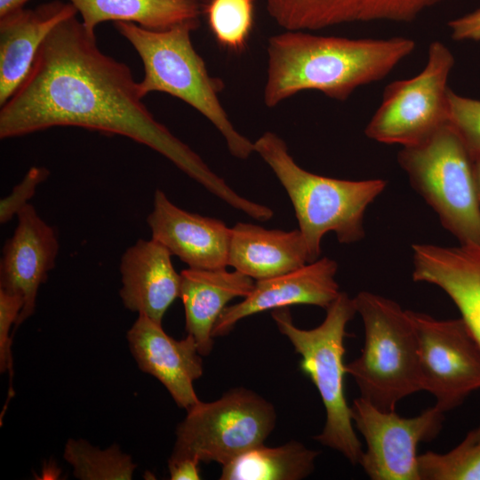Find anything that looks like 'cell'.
Here are the masks:
<instances>
[{"label": "cell", "instance_id": "18", "mask_svg": "<svg viewBox=\"0 0 480 480\" xmlns=\"http://www.w3.org/2000/svg\"><path fill=\"white\" fill-rule=\"evenodd\" d=\"M77 13L71 3L55 0L0 16V106L23 83L52 29Z\"/></svg>", "mask_w": 480, "mask_h": 480}, {"label": "cell", "instance_id": "5", "mask_svg": "<svg viewBox=\"0 0 480 480\" xmlns=\"http://www.w3.org/2000/svg\"><path fill=\"white\" fill-rule=\"evenodd\" d=\"M356 313L354 299L344 292L326 308L324 321L309 330L294 325L289 308L271 312L279 332L300 355V368L316 386L324 404L325 423L314 439L340 452L353 465L359 464L364 451L344 393L347 372L343 358L346 327Z\"/></svg>", "mask_w": 480, "mask_h": 480}, {"label": "cell", "instance_id": "23", "mask_svg": "<svg viewBox=\"0 0 480 480\" xmlns=\"http://www.w3.org/2000/svg\"><path fill=\"white\" fill-rule=\"evenodd\" d=\"M319 452L292 440L276 447L256 446L222 466L220 480H300L315 468Z\"/></svg>", "mask_w": 480, "mask_h": 480}, {"label": "cell", "instance_id": "25", "mask_svg": "<svg viewBox=\"0 0 480 480\" xmlns=\"http://www.w3.org/2000/svg\"><path fill=\"white\" fill-rule=\"evenodd\" d=\"M203 12L220 48L236 54L245 51L254 25V0H206Z\"/></svg>", "mask_w": 480, "mask_h": 480}, {"label": "cell", "instance_id": "16", "mask_svg": "<svg viewBox=\"0 0 480 480\" xmlns=\"http://www.w3.org/2000/svg\"><path fill=\"white\" fill-rule=\"evenodd\" d=\"M412 280L442 289L480 345V245L413 244ZM480 437V425L468 432Z\"/></svg>", "mask_w": 480, "mask_h": 480}, {"label": "cell", "instance_id": "2", "mask_svg": "<svg viewBox=\"0 0 480 480\" xmlns=\"http://www.w3.org/2000/svg\"><path fill=\"white\" fill-rule=\"evenodd\" d=\"M412 38H347L286 30L268 41L264 102L273 108L302 91L344 101L385 78L415 50Z\"/></svg>", "mask_w": 480, "mask_h": 480}, {"label": "cell", "instance_id": "3", "mask_svg": "<svg viewBox=\"0 0 480 480\" xmlns=\"http://www.w3.org/2000/svg\"><path fill=\"white\" fill-rule=\"evenodd\" d=\"M253 144L254 152L269 165L288 194L308 263L319 259L322 239L329 232L335 233L340 244L364 238L365 211L385 190L387 180H349L309 172L296 164L284 140L272 132H264Z\"/></svg>", "mask_w": 480, "mask_h": 480}, {"label": "cell", "instance_id": "13", "mask_svg": "<svg viewBox=\"0 0 480 480\" xmlns=\"http://www.w3.org/2000/svg\"><path fill=\"white\" fill-rule=\"evenodd\" d=\"M338 264L323 257L292 272L256 281L243 300L227 306L213 327L212 336L228 335L244 317L293 305L327 308L340 293L335 279Z\"/></svg>", "mask_w": 480, "mask_h": 480}, {"label": "cell", "instance_id": "8", "mask_svg": "<svg viewBox=\"0 0 480 480\" xmlns=\"http://www.w3.org/2000/svg\"><path fill=\"white\" fill-rule=\"evenodd\" d=\"M177 426L171 458L228 464L264 444L276 427L274 405L256 392L235 388L219 399L199 401Z\"/></svg>", "mask_w": 480, "mask_h": 480}, {"label": "cell", "instance_id": "27", "mask_svg": "<svg viewBox=\"0 0 480 480\" xmlns=\"http://www.w3.org/2000/svg\"><path fill=\"white\" fill-rule=\"evenodd\" d=\"M448 100L450 123L464 140L473 158L480 157V100L460 96L452 90Z\"/></svg>", "mask_w": 480, "mask_h": 480}, {"label": "cell", "instance_id": "20", "mask_svg": "<svg viewBox=\"0 0 480 480\" xmlns=\"http://www.w3.org/2000/svg\"><path fill=\"white\" fill-rule=\"evenodd\" d=\"M253 279L237 270L187 268L180 272V292L185 309L186 331L203 356L213 348L212 331L217 319L233 299L246 297Z\"/></svg>", "mask_w": 480, "mask_h": 480}, {"label": "cell", "instance_id": "26", "mask_svg": "<svg viewBox=\"0 0 480 480\" xmlns=\"http://www.w3.org/2000/svg\"><path fill=\"white\" fill-rule=\"evenodd\" d=\"M420 480H480V437L468 435L446 453L419 455Z\"/></svg>", "mask_w": 480, "mask_h": 480}, {"label": "cell", "instance_id": "19", "mask_svg": "<svg viewBox=\"0 0 480 480\" xmlns=\"http://www.w3.org/2000/svg\"><path fill=\"white\" fill-rule=\"evenodd\" d=\"M172 256L164 244L152 237L139 239L125 250L119 267V293L126 308L162 323L180 292V274L176 272Z\"/></svg>", "mask_w": 480, "mask_h": 480}, {"label": "cell", "instance_id": "22", "mask_svg": "<svg viewBox=\"0 0 480 480\" xmlns=\"http://www.w3.org/2000/svg\"><path fill=\"white\" fill-rule=\"evenodd\" d=\"M82 16L85 28L95 34L101 22L134 23L164 31L184 23H199L204 0H68Z\"/></svg>", "mask_w": 480, "mask_h": 480}, {"label": "cell", "instance_id": "21", "mask_svg": "<svg viewBox=\"0 0 480 480\" xmlns=\"http://www.w3.org/2000/svg\"><path fill=\"white\" fill-rule=\"evenodd\" d=\"M308 263L300 229H267L237 222L231 228L228 266L259 281L299 269Z\"/></svg>", "mask_w": 480, "mask_h": 480}, {"label": "cell", "instance_id": "28", "mask_svg": "<svg viewBox=\"0 0 480 480\" xmlns=\"http://www.w3.org/2000/svg\"><path fill=\"white\" fill-rule=\"evenodd\" d=\"M24 305L23 298L0 289V372L12 377V326L16 325Z\"/></svg>", "mask_w": 480, "mask_h": 480}, {"label": "cell", "instance_id": "33", "mask_svg": "<svg viewBox=\"0 0 480 480\" xmlns=\"http://www.w3.org/2000/svg\"><path fill=\"white\" fill-rule=\"evenodd\" d=\"M474 159V173L476 185V192L478 200L480 203V157L473 158Z\"/></svg>", "mask_w": 480, "mask_h": 480}, {"label": "cell", "instance_id": "24", "mask_svg": "<svg viewBox=\"0 0 480 480\" xmlns=\"http://www.w3.org/2000/svg\"><path fill=\"white\" fill-rule=\"evenodd\" d=\"M64 459L72 466L75 477L81 480H130L137 467L117 444L100 450L84 439H69Z\"/></svg>", "mask_w": 480, "mask_h": 480}, {"label": "cell", "instance_id": "31", "mask_svg": "<svg viewBox=\"0 0 480 480\" xmlns=\"http://www.w3.org/2000/svg\"><path fill=\"white\" fill-rule=\"evenodd\" d=\"M199 461L190 458H169L168 469L172 480H198Z\"/></svg>", "mask_w": 480, "mask_h": 480}, {"label": "cell", "instance_id": "17", "mask_svg": "<svg viewBox=\"0 0 480 480\" xmlns=\"http://www.w3.org/2000/svg\"><path fill=\"white\" fill-rule=\"evenodd\" d=\"M442 0H265L285 30H318L353 22H410Z\"/></svg>", "mask_w": 480, "mask_h": 480}, {"label": "cell", "instance_id": "7", "mask_svg": "<svg viewBox=\"0 0 480 480\" xmlns=\"http://www.w3.org/2000/svg\"><path fill=\"white\" fill-rule=\"evenodd\" d=\"M397 162L412 188L460 244L480 245L474 159L449 122L423 142L404 147Z\"/></svg>", "mask_w": 480, "mask_h": 480}, {"label": "cell", "instance_id": "9", "mask_svg": "<svg viewBox=\"0 0 480 480\" xmlns=\"http://www.w3.org/2000/svg\"><path fill=\"white\" fill-rule=\"evenodd\" d=\"M454 63L451 50L441 41H432L427 63L418 75L385 87L381 102L365 127L367 138L410 147L448 124V78Z\"/></svg>", "mask_w": 480, "mask_h": 480}, {"label": "cell", "instance_id": "10", "mask_svg": "<svg viewBox=\"0 0 480 480\" xmlns=\"http://www.w3.org/2000/svg\"><path fill=\"white\" fill-rule=\"evenodd\" d=\"M417 341L422 390L445 412L480 388V345L460 317L439 320L408 310Z\"/></svg>", "mask_w": 480, "mask_h": 480}, {"label": "cell", "instance_id": "12", "mask_svg": "<svg viewBox=\"0 0 480 480\" xmlns=\"http://www.w3.org/2000/svg\"><path fill=\"white\" fill-rule=\"evenodd\" d=\"M17 226L3 247L0 289L23 298L15 329L33 315L39 287L55 267L60 244L53 227L28 204L17 214Z\"/></svg>", "mask_w": 480, "mask_h": 480}, {"label": "cell", "instance_id": "1", "mask_svg": "<svg viewBox=\"0 0 480 480\" xmlns=\"http://www.w3.org/2000/svg\"><path fill=\"white\" fill-rule=\"evenodd\" d=\"M139 83L124 62L103 53L76 15L44 40L27 77L0 109V138L57 126L120 135L163 155L229 205L240 196L142 102Z\"/></svg>", "mask_w": 480, "mask_h": 480}, {"label": "cell", "instance_id": "15", "mask_svg": "<svg viewBox=\"0 0 480 480\" xmlns=\"http://www.w3.org/2000/svg\"><path fill=\"white\" fill-rule=\"evenodd\" d=\"M147 223L152 238L188 268L218 269L228 266L231 228L222 220L185 211L156 189Z\"/></svg>", "mask_w": 480, "mask_h": 480}, {"label": "cell", "instance_id": "14", "mask_svg": "<svg viewBox=\"0 0 480 480\" xmlns=\"http://www.w3.org/2000/svg\"><path fill=\"white\" fill-rule=\"evenodd\" d=\"M126 337L139 368L156 378L179 407L188 410L200 401L193 384L203 374V356L191 334L175 340L162 323L139 314Z\"/></svg>", "mask_w": 480, "mask_h": 480}, {"label": "cell", "instance_id": "30", "mask_svg": "<svg viewBox=\"0 0 480 480\" xmlns=\"http://www.w3.org/2000/svg\"><path fill=\"white\" fill-rule=\"evenodd\" d=\"M451 36L456 41H480V9L448 23Z\"/></svg>", "mask_w": 480, "mask_h": 480}, {"label": "cell", "instance_id": "32", "mask_svg": "<svg viewBox=\"0 0 480 480\" xmlns=\"http://www.w3.org/2000/svg\"><path fill=\"white\" fill-rule=\"evenodd\" d=\"M29 0H0V16L23 8Z\"/></svg>", "mask_w": 480, "mask_h": 480}, {"label": "cell", "instance_id": "11", "mask_svg": "<svg viewBox=\"0 0 480 480\" xmlns=\"http://www.w3.org/2000/svg\"><path fill=\"white\" fill-rule=\"evenodd\" d=\"M351 418L366 449L359 465L372 480H420L417 447L429 442L443 426L444 413L436 406L411 418L377 408L362 396L355 398Z\"/></svg>", "mask_w": 480, "mask_h": 480}, {"label": "cell", "instance_id": "4", "mask_svg": "<svg viewBox=\"0 0 480 480\" xmlns=\"http://www.w3.org/2000/svg\"><path fill=\"white\" fill-rule=\"evenodd\" d=\"M199 25L184 23L154 31L130 22L114 24L143 63L144 76L139 82L141 96L160 92L183 100L216 127L232 156L246 159L254 152V144L235 129L219 99L223 81L210 76L204 59L193 46L191 33Z\"/></svg>", "mask_w": 480, "mask_h": 480}, {"label": "cell", "instance_id": "6", "mask_svg": "<svg viewBox=\"0 0 480 480\" xmlns=\"http://www.w3.org/2000/svg\"><path fill=\"white\" fill-rule=\"evenodd\" d=\"M353 299L364 323V344L346 372L360 396L380 410L396 411L400 400L422 391L412 322L408 310L387 297L361 291Z\"/></svg>", "mask_w": 480, "mask_h": 480}, {"label": "cell", "instance_id": "29", "mask_svg": "<svg viewBox=\"0 0 480 480\" xmlns=\"http://www.w3.org/2000/svg\"><path fill=\"white\" fill-rule=\"evenodd\" d=\"M50 175L47 168L33 166L25 174L12 192L0 201V222L5 224L28 204L35 196L37 187Z\"/></svg>", "mask_w": 480, "mask_h": 480}]
</instances>
